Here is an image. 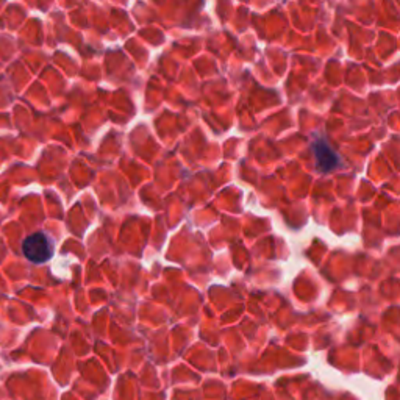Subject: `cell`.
<instances>
[{"instance_id":"obj_1","label":"cell","mask_w":400,"mask_h":400,"mask_svg":"<svg viewBox=\"0 0 400 400\" xmlns=\"http://www.w3.org/2000/svg\"><path fill=\"white\" fill-rule=\"evenodd\" d=\"M22 253L29 262L42 264L54 255V243L46 233L38 232L22 241Z\"/></svg>"},{"instance_id":"obj_2","label":"cell","mask_w":400,"mask_h":400,"mask_svg":"<svg viewBox=\"0 0 400 400\" xmlns=\"http://www.w3.org/2000/svg\"><path fill=\"white\" fill-rule=\"evenodd\" d=\"M313 152L316 158V166L319 168L322 173H328V170L338 166V155L328 147L326 141H316L313 144Z\"/></svg>"}]
</instances>
